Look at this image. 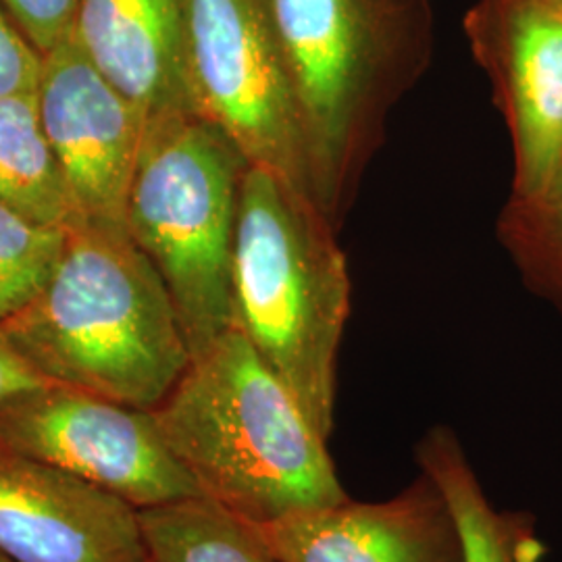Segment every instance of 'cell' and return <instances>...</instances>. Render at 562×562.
Wrapping results in <instances>:
<instances>
[{
	"label": "cell",
	"mask_w": 562,
	"mask_h": 562,
	"mask_svg": "<svg viewBox=\"0 0 562 562\" xmlns=\"http://www.w3.org/2000/svg\"><path fill=\"white\" fill-rule=\"evenodd\" d=\"M2 334L48 383L155 411L192 362L171 294L127 227L78 220Z\"/></svg>",
	"instance_id": "cell-1"
},
{
	"label": "cell",
	"mask_w": 562,
	"mask_h": 562,
	"mask_svg": "<svg viewBox=\"0 0 562 562\" xmlns=\"http://www.w3.org/2000/svg\"><path fill=\"white\" fill-rule=\"evenodd\" d=\"M155 417L201 496L241 521L348 498L327 438L238 327L192 359Z\"/></svg>",
	"instance_id": "cell-2"
},
{
	"label": "cell",
	"mask_w": 562,
	"mask_h": 562,
	"mask_svg": "<svg viewBox=\"0 0 562 562\" xmlns=\"http://www.w3.org/2000/svg\"><path fill=\"white\" fill-rule=\"evenodd\" d=\"M350 276L319 202L278 173L248 167L232 261L234 327L329 440Z\"/></svg>",
	"instance_id": "cell-3"
},
{
	"label": "cell",
	"mask_w": 562,
	"mask_h": 562,
	"mask_svg": "<svg viewBox=\"0 0 562 562\" xmlns=\"http://www.w3.org/2000/svg\"><path fill=\"white\" fill-rule=\"evenodd\" d=\"M248 167L194 113L146 123L125 227L165 281L192 359L234 327L232 261Z\"/></svg>",
	"instance_id": "cell-4"
},
{
	"label": "cell",
	"mask_w": 562,
	"mask_h": 562,
	"mask_svg": "<svg viewBox=\"0 0 562 562\" xmlns=\"http://www.w3.org/2000/svg\"><path fill=\"white\" fill-rule=\"evenodd\" d=\"M296 81L317 201L334 217L387 97L431 42L427 0H271Z\"/></svg>",
	"instance_id": "cell-5"
},
{
	"label": "cell",
	"mask_w": 562,
	"mask_h": 562,
	"mask_svg": "<svg viewBox=\"0 0 562 562\" xmlns=\"http://www.w3.org/2000/svg\"><path fill=\"white\" fill-rule=\"evenodd\" d=\"M186 78L194 115L248 165L317 201L304 111L271 0H186Z\"/></svg>",
	"instance_id": "cell-6"
},
{
	"label": "cell",
	"mask_w": 562,
	"mask_h": 562,
	"mask_svg": "<svg viewBox=\"0 0 562 562\" xmlns=\"http://www.w3.org/2000/svg\"><path fill=\"white\" fill-rule=\"evenodd\" d=\"M0 440L138 510L201 496L155 411L46 383L0 402Z\"/></svg>",
	"instance_id": "cell-7"
},
{
	"label": "cell",
	"mask_w": 562,
	"mask_h": 562,
	"mask_svg": "<svg viewBox=\"0 0 562 562\" xmlns=\"http://www.w3.org/2000/svg\"><path fill=\"white\" fill-rule=\"evenodd\" d=\"M464 30L510 132L513 196H538L562 169V4L477 0Z\"/></svg>",
	"instance_id": "cell-8"
},
{
	"label": "cell",
	"mask_w": 562,
	"mask_h": 562,
	"mask_svg": "<svg viewBox=\"0 0 562 562\" xmlns=\"http://www.w3.org/2000/svg\"><path fill=\"white\" fill-rule=\"evenodd\" d=\"M38 109L78 220L125 227L148 117L69 36L44 55Z\"/></svg>",
	"instance_id": "cell-9"
},
{
	"label": "cell",
	"mask_w": 562,
	"mask_h": 562,
	"mask_svg": "<svg viewBox=\"0 0 562 562\" xmlns=\"http://www.w3.org/2000/svg\"><path fill=\"white\" fill-rule=\"evenodd\" d=\"M0 554L15 562H150L138 508L2 440Z\"/></svg>",
	"instance_id": "cell-10"
},
{
	"label": "cell",
	"mask_w": 562,
	"mask_h": 562,
	"mask_svg": "<svg viewBox=\"0 0 562 562\" xmlns=\"http://www.w3.org/2000/svg\"><path fill=\"white\" fill-rule=\"evenodd\" d=\"M252 527L278 562H462L457 521L422 471L387 501L348 496Z\"/></svg>",
	"instance_id": "cell-11"
},
{
	"label": "cell",
	"mask_w": 562,
	"mask_h": 562,
	"mask_svg": "<svg viewBox=\"0 0 562 562\" xmlns=\"http://www.w3.org/2000/svg\"><path fill=\"white\" fill-rule=\"evenodd\" d=\"M71 36L148 121L194 113L186 78V0H80Z\"/></svg>",
	"instance_id": "cell-12"
},
{
	"label": "cell",
	"mask_w": 562,
	"mask_h": 562,
	"mask_svg": "<svg viewBox=\"0 0 562 562\" xmlns=\"http://www.w3.org/2000/svg\"><path fill=\"white\" fill-rule=\"evenodd\" d=\"M415 461L457 521L462 562H542L546 543L536 517L492 504L452 427H429L415 446Z\"/></svg>",
	"instance_id": "cell-13"
},
{
	"label": "cell",
	"mask_w": 562,
	"mask_h": 562,
	"mask_svg": "<svg viewBox=\"0 0 562 562\" xmlns=\"http://www.w3.org/2000/svg\"><path fill=\"white\" fill-rule=\"evenodd\" d=\"M0 202L46 225L67 229L78 222L36 94L0 99Z\"/></svg>",
	"instance_id": "cell-14"
},
{
	"label": "cell",
	"mask_w": 562,
	"mask_h": 562,
	"mask_svg": "<svg viewBox=\"0 0 562 562\" xmlns=\"http://www.w3.org/2000/svg\"><path fill=\"white\" fill-rule=\"evenodd\" d=\"M150 562H278L250 522L204 496L140 510Z\"/></svg>",
	"instance_id": "cell-15"
},
{
	"label": "cell",
	"mask_w": 562,
	"mask_h": 562,
	"mask_svg": "<svg viewBox=\"0 0 562 562\" xmlns=\"http://www.w3.org/2000/svg\"><path fill=\"white\" fill-rule=\"evenodd\" d=\"M503 234L527 283L562 313V169L538 196H513Z\"/></svg>",
	"instance_id": "cell-16"
},
{
	"label": "cell",
	"mask_w": 562,
	"mask_h": 562,
	"mask_svg": "<svg viewBox=\"0 0 562 562\" xmlns=\"http://www.w3.org/2000/svg\"><path fill=\"white\" fill-rule=\"evenodd\" d=\"M65 246V227L25 217L0 202V327L34 301Z\"/></svg>",
	"instance_id": "cell-17"
},
{
	"label": "cell",
	"mask_w": 562,
	"mask_h": 562,
	"mask_svg": "<svg viewBox=\"0 0 562 562\" xmlns=\"http://www.w3.org/2000/svg\"><path fill=\"white\" fill-rule=\"evenodd\" d=\"M42 69L44 55L0 2V99L36 94Z\"/></svg>",
	"instance_id": "cell-18"
},
{
	"label": "cell",
	"mask_w": 562,
	"mask_h": 562,
	"mask_svg": "<svg viewBox=\"0 0 562 562\" xmlns=\"http://www.w3.org/2000/svg\"><path fill=\"white\" fill-rule=\"evenodd\" d=\"M23 34L48 55L74 32L80 0H0Z\"/></svg>",
	"instance_id": "cell-19"
},
{
	"label": "cell",
	"mask_w": 562,
	"mask_h": 562,
	"mask_svg": "<svg viewBox=\"0 0 562 562\" xmlns=\"http://www.w3.org/2000/svg\"><path fill=\"white\" fill-rule=\"evenodd\" d=\"M0 329V402L46 385Z\"/></svg>",
	"instance_id": "cell-20"
},
{
	"label": "cell",
	"mask_w": 562,
	"mask_h": 562,
	"mask_svg": "<svg viewBox=\"0 0 562 562\" xmlns=\"http://www.w3.org/2000/svg\"><path fill=\"white\" fill-rule=\"evenodd\" d=\"M0 562H15V561H11V559H7V557H4V554H0Z\"/></svg>",
	"instance_id": "cell-21"
},
{
	"label": "cell",
	"mask_w": 562,
	"mask_h": 562,
	"mask_svg": "<svg viewBox=\"0 0 562 562\" xmlns=\"http://www.w3.org/2000/svg\"><path fill=\"white\" fill-rule=\"evenodd\" d=\"M554 2H559V4H562V0H554Z\"/></svg>",
	"instance_id": "cell-22"
}]
</instances>
